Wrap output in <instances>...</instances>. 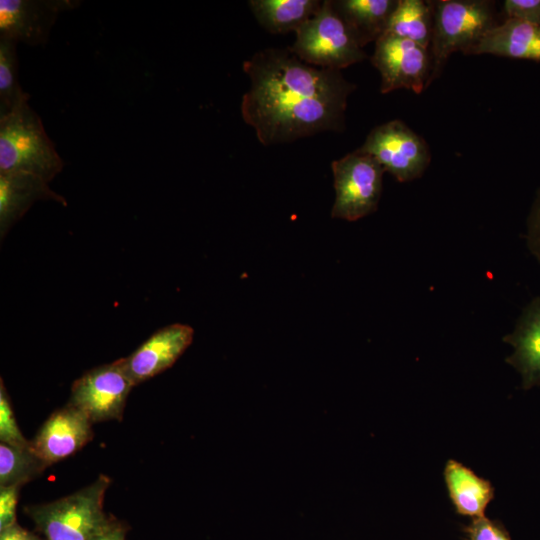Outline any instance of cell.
Wrapping results in <instances>:
<instances>
[{
    "mask_svg": "<svg viewBox=\"0 0 540 540\" xmlns=\"http://www.w3.org/2000/svg\"><path fill=\"white\" fill-rule=\"evenodd\" d=\"M250 87L241 115L265 146L344 129L348 96L356 88L340 70L300 60L288 49L267 48L244 61Z\"/></svg>",
    "mask_w": 540,
    "mask_h": 540,
    "instance_id": "6da1fadb",
    "label": "cell"
},
{
    "mask_svg": "<svg viewBox=\"0 0 540 540\" xmlns=\"http://www.w3.org/2000/svg\"><path fill=\"white\" fill-rule=\"evenodd\" d=\"M63 166L40 117L28 102L0 116V173H30L49 183Z\"/></svg>",
    "mask_w": 540,
    "mask_h": 540,
    "instance_id": "7a4b0ae2",
    "label": "cell"
},
{
    "mask_svg": "<svg viewBox=\"0 0 540 540\" xmlns=\"http://www.w3.org/2000/svg\"><path fill=\"white\" fill-rule=\"evenodd\" d=\"M110 478L100 475L92 484L58 500L30 505L24 512L45 540H92L112 520L103 509Z\"/></svg>",
    "mask_w": 540,
    "mask_h": 540,
    "instance_id": "3957f363",
    "label": "cell"
},
{
    "mask_svg": "<svg viewBox=\"0 0 540 540\" xmlns=\"http://www.w3.org/2000/svg\"><path fill=\"white\" fill-rule=\"evenodd\" d=\"M433 30L429 53L431 80L436 79L451 54H469L495 22L494 2L488 0L431 1Z\"/></svg>",
    "mask_w": 540,
    "mask_h": 540,
    "instance_id": "277c9868",
    "label": "cell"
},
{
    "mask_svg": "<svg viewBox=\"0 0 540 540\" xmlns=\"http://www.w3.org/2000/svg\"><path fill=\"white\" fill-rule=\"evenodd\" d=\"M295 33L296 39L289 50L309 65L341 71L367 58L332 0L323 1L320 9Z\"/></svg>",
    "mask_w": 540,
    "mask_h": 540,
    "instance_id": "5b68a950",
    "label": "cell"
},
{
    "mask_svg": "<svg viewBox=\"0 0 540 540\" xmlns=\"http://www.w3.org/2000/svg\"><path fill=\"white\" fill-rule=\"evenodd\" d=\"M331 167L336 193L333 218L356 221L376 211L386 172L376 159L356 149Z\"/></svg>",
    "mask_w": 540,
    "mask_h": 540,
    "instance_id": "8992f818",
    "label": "cell"
},
{
    "mask_svg": "<svg viewBox=\"0 0 540 540\" xmlns=\"http://www.w3.org/2000/svg\"><path fill=\"white\" fill-rule=\"evenodd\" d=\"M358 150L376 159L399 182L420 178L431 161L426 141L398 119L374 127Z\"/></svg>",
    "mask_w": 540,
    "mask_h": 540,
    "instance_id": "52a82bcc",
    "label": "cell"
},
{
    "mask_svg": "<svg viewBox=\"0 0 540 540\" xmlns=\"http://www.w3.org/2000/svg\"><path fill=\"white\" fill-rule=\"evenodd\" d=\"M134 386L122 360L118 359L90 369L75 380L68 404L81 410L92 423L121 421Z\"/></svg>",
    "mask_w": 540,
    "mask_h": 540,
    "instance_id": "ba28073f",
    "label": "cell"
},
{
    "mask_svg": "<svg viewBox=\"0 0 540 540\" xmlns=\"http://www.w3.org/2000/svg\"><path fill=\"white\" fill-rule=\"evenodd\" d=\"M371 63L380 73L383 94L402 88L420 94L432 82L429 50L388 33L375 42Z\"/></svg>",
    "mask_w": 540,
    "mask_h": 540,
    "instance_id": "9c48e42d",
    "label": "cell"
},
{
    "mask_svg": "<svg viewBox=\"0 0 540 540\" xmlns=\"http://www.w3.org/2000/svg\"><path fill=\"white\" fill-rule=\"evenodd\" d=\"M79 3L72 0H1L0 37L31 46L45 44L57 16Z\"/></svg>",
    "mask_w": 540,
    "mask_h": 540,
    "instance_id": "30bf717a",
    "label": "cell"
},
{
    "mask_svg": "<svg viewBox=\"0 0 540 540\" xmlns=\"http://www.w3.org/2000/svg\"><path fill=\"white\" fill-rule=\"evenodd\" d=\"M92 422L78 408L67 404L43 423L31 446L48 465L72 456L93 439Z\"/></svg>",
    "mask_w": 540,
    "mask_h": 540,
    "instance_id": "8fae6325",
    "label": "cell"
},
{
    "mask_svg": "<svg viewBox=\"0 0 540 540\" xmlns=\"http://www.w3.org/2000/svg\"><path fill=\"white\" fill-rule=\"evenodd\" d=\"M194 330L189 325L171 324L153 333L131 355L121 358L135 385L171 367L191 344Z\"/></svg>",
    "mask_w": 540,
    "mask_h": 540,
    "instance_id": "7c38bea8",
    "label": "cell"
},
{
    "mask_svg": "<svg viewBox=\"0 0 540 540\" xmlns=\"http://www.w3.org/2000/svg\"><path fill=\"white\" fill-rule=\"evenodd\" d=\"M503 341L514 348L506 362L520 374L522 388L540 386V297L527 304Z\"/></svg>",
    "mask_w": 540,
    "mask_h": 540,
    "instance_id": "4fadbf2b",
    "label": "cell"
},
{
    "mask_svg": "<svg viewBox=\"0 0 540 540\" xmlns=\"http://www.w3.org/2000/svg\"><path fill=\"white\" fill-rule=\"evenodd\" d=\"M42 178L24 172L0 173V234L9 229L38 200H53L66 205L65 199L50 189Z\"/></svg>",
    "mask_w": 540,
    "mask_h": 540,
    "instance_id": "5bb4252c",
    "label": "cell"
},
{
    "mask_svg": "<svg viewBox=\"0 0 540 540\" xmlns=\"http://www.w3.org/2000/svg\"><path fill=\"white\" fill-rule=\"evenodd\" d=\"M469 54H492L540 63V26L507 18L488 30Z\"/></svg>",
    "mask_w": 540,
    "mask_h": 540,
    "instance_id": "9a60e30c",
    "label": "cell"
},
{
    "mask_svg": "<svg viewBox=\"0 0 540 540\" xmlns=\"http://www.w3.org/2000/svg\"><path fill=\"white\" fill-rule=\"evenodd\" d=\"M333 6L363 48L385 34L398 0H332Z\"/></svg>",
    "mask_w": 540,
    "mask_h": 540,
    "instance_id": "2e32d148",
    "label": "cell"
},
{
    "mask_svg": "<svg viewBox=\"0 0 540 540\" xmlns=\"http://www.w3.org/2000/svg\"><path fill=\"white\" fill-rule=\"evenodd\" d=\"M444 479L450 499L459 514L473 519L485 516L486 507L494 498V488L488 480L456 460L447 461Z\"/></svg>",
    "mask_w": 540,
    "mask_h": 540,
    "instance_id": "e0dca14e",
    "label": "cell"
},
{
    "mask_svg": "<svg viewBox=\"0 0 540 540\" xmlns=\"http://www.w3.org/2000/svg\"><path fill=\"white\" fill-rule=\"evenodd\" d=\"M319 0H251L249 6L261 26L273 34L296 32L321 7Z\"/></svg>",
    "mask_w": 540,
    "mask_h": 540,
    "instance_id": "ac0fdd59",
    "label": "cell"
},
{
    "mask_svg": "<svg viewBox=\"0 0 540 540\" xmlns=\"http://www.w3.org/2000/svg\"><path fill=\"white\" fill-rule=\"evenodd\" d=\"M432 30L431 1L398 0L385 33L413 41L429 50Z\"/></svg>",
    "mask_w": 540,
    "mask_h": 540,
    "instance_id": "d6986e66",
    "label": "cell"
},
{
    "mask_svg": "<svg viewBox=\"0 0 540 540\" xmlns=\"http://www.w3.org/2000/svg\"><path fill=\"white\" fill-rule=\"evenodd\" d=\"M48 465L28 446L0 444V487L23 486L38 477Z\"/></svg>",
    "mask_w": 540,
    "mask_h": 540,
    "instance_id": "ffe728a7",
    "label": "cell"
},
{
    "mask_svg": "<svg viewBox=\"0 0 540 540\" xmlns=\"http://www.w3.org/2000/svg\"><path fill=\"white\" fill-rule=\"evenodd\" d=\"M16 44L14 40L0 37V116L29 99L18 82Z\"/></svg>",
    "mask_w": 540,
    "mask_h": 540,
    "instance_id": "44dd1931",
    "label": "cell"
},
{
    "mask_svg": "<svg viewBox=\"0 0 540 540\" xmlns=\"http://www.w3.org/2000/svg\"><path fill=\"white\" fill-rule=\"evenodd\" d=\"M0 441L13 446H28V441L17 425L4 383L0 382Z\"/></svg>",
    "mask_w": 540,
    "mask_h": 540,
    "instance_id": "7402d4cb",
    "label": "cell"
},
{
    "mask_svg": "<svg viewBox=\"0 0 540 540\" xmlns=\"http://www.w3.org/2000/svg\"><path fill=\"white\" fill-rule=\"evenodd\" d=\"M468 540H511L505 527L485 516L472 519L465 527Z\"/></svg>",
    "mask_w": 540,
    "mask_h": 540,
    "instance_id": "603a6c76",
    "label": "cell"
},
{
    "mask_svg": "<svg viewBox=\"0 0 540 540\" xmlns=\"http://www.w3.org/2000/svg\"><path fill=\"white\" fill-rule=\"evenodd\" d=\"M503 9L507 18L540 26V0H506Z\"/></svg>",
    "mask_w": 540,
    "mask_h": 540,
    "instance_id": "cb8c5ba5",
    "label": "cell"
},
{
    "mask_svg": "<svg viewBox=\"0 0 540 540\" xmlns=\"http://www.w3.org/2000/svg\"><path fill=\"white\" fill-rule=\"evenodd\" d=\"M526 242L529 251L540 263V188L535 194L527 217Z\"/></svg>",
    "mask_w": 540,
    "mask_h": 540,
    "instance_id": "d4e9b609",
    "label": "cell"
},
{
    "mask_svg": "<svg viewBox=\"0 0 540 540\" xmlns=\"http://www.w3.org/2000/svg\"><path fill=\"white\" fill-rule=\"evenodd\" d=\"M21 486L0 487V531L16 524V506Z\"/></svg>",
    "mask_w": 540,
    "mask_h": 540,
    "instance_id": "484cf974",
    "label": "cell"
},
{
    "mask_svg": "<svg viewBox=\"0 0 540 540\" xmlns=\"http://www.w3.org/2000/svg\"><path fill=\"white\" fill-rule=\"evenodd\" d=\"M127 527L116 518L101 530L92 540H126Z\"/></svg>",
    "mask_w": 540,
    "mask_h": 540,
    "instance_id": "4316f807",
    "label": "cell"
},
{
    "mask_svg": "<svg viewBox=\"0 0 540 540\" xmlns=\"http://www.w3.org/2000/svg\"><path fill=\"white\" fill-rule=\"evenodd\" d=\"M0 540H45L18 523L0 531Z\"/></svg>",
    "mask_w": 540,
    "mask_h": 540,
    "instance_id": "83f0119b",
    "label": "cell"
}]
</instances>
